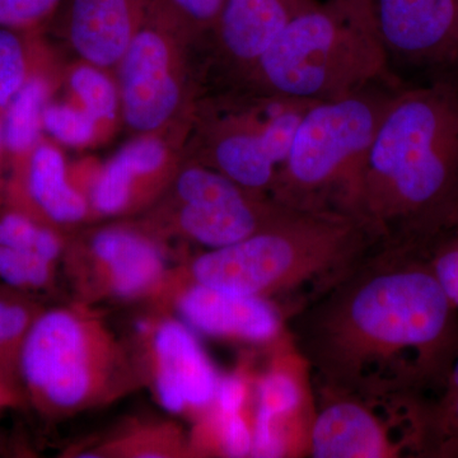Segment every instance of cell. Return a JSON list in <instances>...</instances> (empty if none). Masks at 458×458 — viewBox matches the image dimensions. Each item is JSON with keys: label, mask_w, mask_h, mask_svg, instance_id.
I'll return each instance as SVG.
<instances>
[{"label": "cell", "mask_w": 458, "mask_h": 458, "mask_svg": "<svg viewBox=\"0 0 458 458\" xmlns=\"http://www.w3.org/2000/svg\"><path fill=\"white\" fill-rule=\"evenodd\" d=\"M5 155L4 147H3V137H2V120H0V162H2V157Z\"/></svg>", "instance_id": "35"}, {"label": "cell", "mask_w": 458, "mask_h": 458, "mask_svg": "<svg viewBox=\"0 0 458 458\" xmlns=\"http://www.w3.org/2000/svg\"><path fill=\"white\" fill-rule=\"evenodd\" d=\"M32 318L29 309L16 301L0 297V390L3 377L14 361H20L21 348Z\"/></svg>", "instance_id": "27"}, {"label": "cell", "mask_w": 458, "mask_h": 458, "mask_svg": "<svg viewBox=\"0 0 458 458\" xmlns=\"http://www.w3.org/2000/svg\"><path fill=\"white\" fill-rule=\"evenodd\" d=\"M105 71L82 62L72 68L68 77L69 89L80 102L78 106L98 123L114 122L120 113L119 89Z\"/></svg>", "instance_id": "22"}, {"label": "cell", "mask_w": 458, "mask_h": 458, "mask_svg": "<svg viewBox=\"0 0 458 458\" xmlns=\"http://www.w3.org/2000/svg\"><path fill=\"white\" fill-rule=\"evenodd\" d=\"M458 198V87H400L364 165L360 214L385 241L419 240Z\"/></svg>", "instance_id": "2"}, {"label": "cell", "mask_w": 458, "mask_h": 458, "mask_svg": "<svg viewBox=\"0 0 458 458\" xmlns=\"http://www.w3.org/2000/svg\"><path fill=\"white\" fill-rule=\"evenodd\" d=\"M0 246L33 252L51 262L60 254L56 234L17 209L0 216Z\"/></svg>", "instance_id": "23"}, {"label": "cell", "mask_w": 458, "mask_h": 458, "mask_svg": "<svg viewBox=\"0 0 458 458\" xmlns=\"http://www.w3.org/2000/svg\"><path fill=\"white\" fill-rule=\"evenodd\" d=\"M0 120H2V113H0Z\"/></svg>", "instance_id": "36"}, {"label": "cell", "mask_w": 458, "mask_h": 458, "mask_svg": "<svg viewBox=\"0 0 458 458\" xmlns=\"http://www.w3.org/2000/svg\"><path fill=\"white\" fill-rule=\"evenodd\" d=\"M98 123L86 111L64 102H49L42 116V129L56 143L68 147L89 146Z\"/></svg>", "instance_id": "24"}, {"label": "cell", "mask_w": 458, "mask_h": 458, "mask_svg": "<svg viewBox=\"0 0 458 458\" xmlns=\"http://www.w3.org/2000/svg\"><path fill=\"white\" fill-rule=\"evenodd\" d=\"M458 394V352L454 361H452L450 372L445 379V388L438 399H447V397L457 396Z\"/></svg>", "instance_id": "32"}, {"label": "cell", "mask_w": 458, "mask_h": 458, "mask_svg": "<svg viewBox=\"0 0 458 458\" xmlns=\"http://www.w3.org/2000/svg\"><path fill=\"white\" fill-rule=\"evenodd\" d=\"M18 369L35 399L60 408L86 399L92 373L81 322L64 311L36 318L23 340Z\"/></svg>", "instance_id": "11"}, {"label": "cell", "mask_w": 458, "mask_h": 458, "mask_svg": "<svg viewBox=\"0 0 458 458\" xmlns=\"http://www.w3.org/2000/svg\"><path fill=\"white\" fill-rule=\"evenodd\" d=\"M36 33L0 27V113L41 68L40 56L31 42Z\"/></svg>", "instance_id": "21"}, {"label": "cell", "mask_w": 458, "mask_h": 458, "mask_svg": "<svg viewBox=\"0 0 458 458\" xmlns=\"http://www.w3.org/2000/svg\"><path fill=\"white\" fill-rule=\"evenodd\" d=\"M259 394L260 405L256 417L251 454L256 457L279 456L284 450L276 434V420L298 409L302 393L293 377L276 370L262 379Z\"/></svg>", "instance_id": "20"}, {"label": "cell", "mask_w": 458, "mask_h": 458, "mask_svg": "<svg viewBox=\"0 0 458 458\" xmlns=\"http://www.w3.org/2000/svg\"><path fill=\"white\" fill-rule=\"evenodd\" d=\"M370 14L403 86L458 87V0H372Z\"/></svg>", "instance_id": "9"}, {"label": "cell", "mask_w": 458, "mask_h": 458, "mask_svg": "<svg viewBox=\"0 0 458 458\" xmlns=\"http://www.w3.org/2000/svg\"><path fill=\"white\" fill-rule=\"evenodd\" d=\"M30 204L55 223L82 221L87 203L69 183L64 156L42 140L29 155L14 162Z\"/></svg>", "instance_id": "16"}, {"label": "cell", "mask_w": 458, "mask_h": 458, "mask_svg": "<svg viewBox=\"0 0 458 458\" xmlns=\"http://www.w3.org/2000/svg\"><path fill=\"white\" fill-rule=\"evenodd\" d=\"M285 321L318 390L367 401L439 396L458 352V310L419 241H385Z\"/></svg>", "instance_id": "1"}, {"label": "cell", "mask_w": 458, "mask_h": 458, "mask_svg": "<svg viewBox=\"0 0 458 458\" xmlns=\"http://www.w3.org/2000/svg\"><path fill=\"white\" fill-rule=\"evenodd\" d=\"M403 87L388 66L372 14L313 0L271 41L243 89L321 102L373 86Z\"/></svg>", "instance_id": "4"}, {"label": "cell", "mask_w": 458, "mask_h": 458, "mask_svg": "<svg viewBox=\"0 0 458 458\" xmlns=\"http://www.w3.org/2000/svg\"><path fill=\"white\" fill-rule=\"evenodd\" d=\"M439 229H454V231H458V198L448 208L445 216H443L437 231H439Z\"/></svg>", "instance_id": "33"}, {"label": "cell", "mask_w": 458, "mask_h": 458, "mask_svg": "<svg viewBox=\"0 0 458 458\" xmlns=\"http://www.w3.org/2000/svg\"><path fill=\"white\" fill-rule=\"evenodd\" d=\"M53 82L38 69L2 111V137L5 155L14 162L42 140V116L49 105Z\"/></svg>", "instance_id": "19"}, {"label": "cell", "mask_w": 458, "mask_h": 458, "mask_svg": "<svg viewBox=\"0 0 458 458\" xmlns=\"http://www.w3.org/2000/svg\"><path fill=\"white\" fill-rule=\"evenodd\" d=\"M318 412L311 430L316 458L434 456L432 401L415 399L384 419L379 401L318 390Z\"/></svg>", "instance_id": "8"}, {"label": "cell", "mask_w": 458, "mask_h": 458, "mask_svg": "<svg viewBox=\"0 0 458 458\" xmlns=\"http://www.w3.org/2000/svg\"><path fill=\"white\" fill-rule=\"evenodd\" d=\"M64 33L82 62L116 68L146 20L149 0H65ZM63 3V4H64Z\"/></svg>", "instance_id": "13"}, {"label": "cell", "mask_w": 458, "mask_h": 458, "mask_svg": "<svg viewBox=\"0 0 458 458\" xmlns=\"http://www.w3.org/2000/svg\"><path fill=\"white\" fill-rule=\"evenodd\" d=\"M384 242L363 216L285 207L245 240L199 256L191 270L198 284L273 303L285 321Z\"/></svg>", "instance_id": "3"}, {"label": "cell", "mask_w": 458, "mask_h": 458, "mask_svg": "<svg viewBox=\"0 0 458 458\" xmlns=\"http://www.w3.org/2000/svg\"><path fill=\"white\" fill-rule=\"evenodd\" d=\"M170 157V146L158 135H140L129 141L107 162L96 180L93 207L107 216L123 212L131 203L135 182L164 170Z\"/></svg>", "instance_id": "17"}, {"label": "cell", "mask_w": 458, "mask_h": 458, "mask_svg": "<svg viewBox=\"0 0 458 458\" xmlns=\"http://www.w3.org/2000/svg\"><path fill=\"white\" fill-rule=\"evenodd\" d=\"M189 44L182 30L149 0L143 25L116 65L120 113L131 131L157 134L188 113Z\"/></svg>", "instance_id": "7"}, {"label": "cell", "mask_w": 458, "mask_h": 458, "mask_svg": "<svg viewBox=\"0 0 458 458\" xmlns=\"http://www.w3.org/2000/svg\"><path fill=\"white\" fill-rule=\"evenodd\" d=\"M174 188L181 201L180 228L210 250L245 240L285 208L198 161L180 171Z\"/></svg>", "instance_id": "10"}, {"label": "cell", "mask_w": 458, "mask_h": 458, "mask_svg": "<svg viewBox=\"0 0 458 458\" xmlns=\"http://www.w3.org/2000/svg\"><path fill=\"white\" fill-rule=\"evenodd\" d=\"M315 102L246 89L198 113L195 161L250 191L269 195L301 120Z\"/></svg>", "instance_id": "6"}, {"label": "cell", "mask_w": 458, "mask_h": 458, "mask_svg": "<svg viewBox=\"0 0 458 458\" xmlns=\"http://www.w3.org/2000/svg\"><path fill=\"white\" fill-rule=\"evenodd\" d=\"M158 387L162 405L180 412L186 405L203 406L216 396V373L197 339L177 322H165L157 331Z\"/></svg>", "instance_id": "14"}, {"label": "cell", "mask_w": 458, "mask_h": 458, "mask_svg": "<svg viewBox=\"0 0 458 458\" xmlns=\"http://www.w3.org/2000/svg\"><path fill=\"white\" fill-rule=\"evenodd\" d=\"M399 89L373 84L344 98L315 102L295 131L270 197L292 209L361 216L367 156Z\"/></svg>", "instance_id": "5"}, {"label": "cell", "mask_w": 458, "mask_h": 458, "mask_svg": "<svg viewBox=\"0 0 458 458\" xmlns=\"http://www.w3.org/2000/svg\"><path fill=\"white\" fill-rule=\"evenodd\" d=\"M225 415L223 442L229 456L243 457L252 452V437L240 414Z\"/></svg>", "instance_id": "30"}, {"label": "cell", "mask_w": 458, "mask_h": 458, "mask_svg": "<svg viewBox=\"0 0 458 458\" xmlns=\"http://www.w3.org/2000/svg\"><path fill=\"white\" fill-rule=\"evenodd\" d=\"M330 2L336 3V4L343 5V7L354 9V11L370 13L372 0H330Z\"/></svg>", "instance_id": "34"}, {"label": "cell", "mask_w": 458, "mask_h": 458, "mask_svg": "<svg viewBox=\"0 0 458 458\" xmlns=\"http://www.w3.org/2000/svg\"><path fill=\"white\" fill-rule=\"evenodd\" d=\"M313 0H225L212 33L216 55L241 83L271 41Z\"/></svg>", "instance_id": "12"}, {"label": "cell", "mask_w": 458, "mask_h": 458, "mask_svg": "<svg viewBox=\"0 0 458 458\" xmlns=\"http://www.w3.org/2000/svg\"><path fill=\"white\" fill-rule=\"evenodd\" d=\"M191 41L212 35L225 0H155Z\"/></svg>", "instance_id": "26"}, {"label": "cell", "mask_w": 458, "mask_h": 458, "mask_svg": "<svg viewBox=\"0 0 458 458\" xmlns=\"http://www.w3.org/2000/svg\"><path fill=\"white\" fill-rule=\"evenodd\" d=\"M51 261L33 252L0 246V279L17 288H38L50 278Z\"/></svg>", "instance_id": "28"}, {"label": "cell", "mask_w": 458, "mask_h": 458, "mask_svg": "<svg viewBox=\"0 0 458 458\" xmlns=\"http://www.w3.org/2000/svg\"><path fill=\"white\" fill-rule=\"evenodd\" d=\"M216 394L223 414H236L245 403V384L237 377H228L216 386Z\"/></svg>", "instance_id": "31"}, {"label": "cell", "mask_w": 458, "mask_h": 458, "mask_svg": "<svg viewBox=\"0 0 458 458\" xmlns=\"http://www.w3.org/2000/svg\"><path fill=\"white\" fill-rule=\"evenodd\" d=\"M183 318L192 327L213 334L265 342L278 334L282 312L261 298L195 284L180 301Z\"/></svg>", "instance_id": "15"}, {"label": "cell", "mask_w": 458, "mask_h": 458, "mask_svg": "<svg viewBox=\"0 0 458 458\" xmlns=\"http://www.w3.org/2000/svg\"><path fill=\"white\" fill-rule=\"evenodd\" d=\"M93 251L107 265L114 291L134 295L162 273V256L152 242L125 229H105L93 240Z\"/></svg>", "instance_id": "18"}, {"label": "cell", "mask_w": 458, "mask_h": 458, "mask_svg": "<svg viewBox=\"0 0 458 458\" xmlns=\"http://www.w3.org/2000/svg\"><path fill=\"white\" fill-rule=\"evenodd\" d=\"M65 0H0V27L38 32Z\"/></svg>", "instance_id": "29"}, {"label": "cell", "mask_w": 458, "mask_h": 458, "mask_svg": "<svg viewBox=\"0 0 458 458\" xmlns=\"http://www.w3.org/2000/svg\"><path fill=\"white\" fill-rule=\"evenodd\" d=\"M2 393H3V391H2V390H0V396H2Z\"/></svg>", "instance_id": "37"}, {"label": "cell", "mask_w": 458, "mask_h": 458, "mask_svg": "<svg viewBox=\"0 0 458 458\" xmlns=\"http://www.w3.org/2000/svg\"><path fill=\"white\" fill-rule=\"evenodd\" d=\"M417 241L443 292L458 310V231L439 229Z\"/></svg>", "instance_id": "25"}]
</instances>
